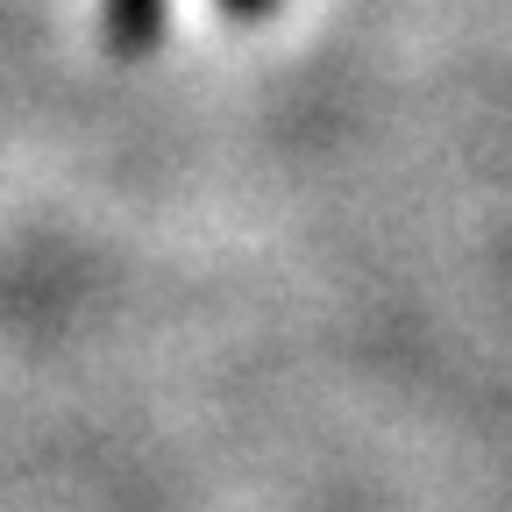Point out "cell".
<instances>
[{
  "label": "cell",
  "instance_id": "cell-1",
  "mask_svg": "<svg viewBox=\"0 0 512 512\" xmlns=\"http://www.w3.org/2000/svg\"><path fill=\"white\" fill-rule=\"evenodd\" d=\"M171 29V0H100V36L114 57H150Z\"/></svg>",
  "mask_w": 512,
  "mask_h": 512
},
{
  "label": "cell",
  "instance_id": "cell-2",
  "mask_svg": "<svg viewBox=\"0 0 512 512\" xmlns=\"http://www.w3.org/2000/svg\"><path fill=\"white\" fill-rule=\"evenodd\" d=\"M214 8H221L228 22H271V15L285 8V0H214Z\"/></svg>",
  "mask_w": 512,
  "mask_h": 512
}]
</instances>
